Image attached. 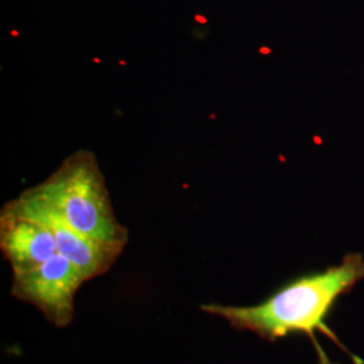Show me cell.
Listing matches in <instances>:
<instances>
[{
  "label": "cell",
  "instance_id": "6da1fadb",
  "mask_svg": "<svg viewBox=\"0 0 364 364\" xmlns=\"http://www.w3.org/2000/svg\"><path fill=\"white\" fill-rule=\"evenodd\" d=\"M362 281L364 258L360 254H350L338 264L296 277L259 304L251 306L212 304L203 305L201 311L224 318L237 331L255 333L270 343L304 335L312 343L317 364H338L326 355L317 335L331 340L353 363L364 364L344 347L329 326L338 301L351 294Z\"/></svg>",
  "mask_w": 364,
  "mask_h": 364
},
{
  "label": "cell",
  "instance_id": "7a4b0ae2",
  "mask_svg": "<svg viewBox=\"0 0 364 364\" xmlns=\"http://www.w3.org/2000/svg\"><path fill=\"white\" fill-rule=\"evenodd\" d=\"M66 224L91 239L126 247L129 232L117 221L105 176L92 151L68 156L49 178L30 189Z\"/></svg>",
  "mask_w": 364,
  "mask_h": 364
},
{
  "label": "cell",
  "instance_id": "3957f363",
  "mask_svg": "<svg viewBox=\"0 0 364 364\" xmlns=\"http://www.w3.org/2000/svg\"><path fill=\"white\" fill-rule=\"evenodd\" d=\"M85 279L77 267L61 254H55L38 267L14 273L13 296L28 302L57 326L72 323L75 296Z\"/></svg>",
  "mask_w": 364,
  "mask_h": 364
},
{
  "label": "cell",
  "instance_id": "277c9868",
  "mask_svg": "<svg viewBox=\"0 0 364 364\" xmlns=\"http://www.w3.org/2000/svg\"><path fill=\"white\" fill-rule=\"evenodd\" d=\"M7 205L19 213L46 224L54 235L58 254L70 260L85 281L107 273L123 251V248L105 245L78 232L53 212L41 198L31 193L30 189L7 203Z\"/></svg>",
  "mask_w": 364,
  "mask_h": 364
},
{
  "label": "cell",
  "instance_id": "5b68a950",
  "mask_svg": "<svg viewBox=\"0 0 364 364\" xmlns=\"http://www.w3.org/2000/svg\"><path fill=\"white\" fill-rule=\"evenodd\" d=\"M0 248L14 273L36 269L58 254L52 230L7 204L0 215Z\"/></svg>",
  "mask_w": 364,
  "mask_h": 364
}]
</instances>
